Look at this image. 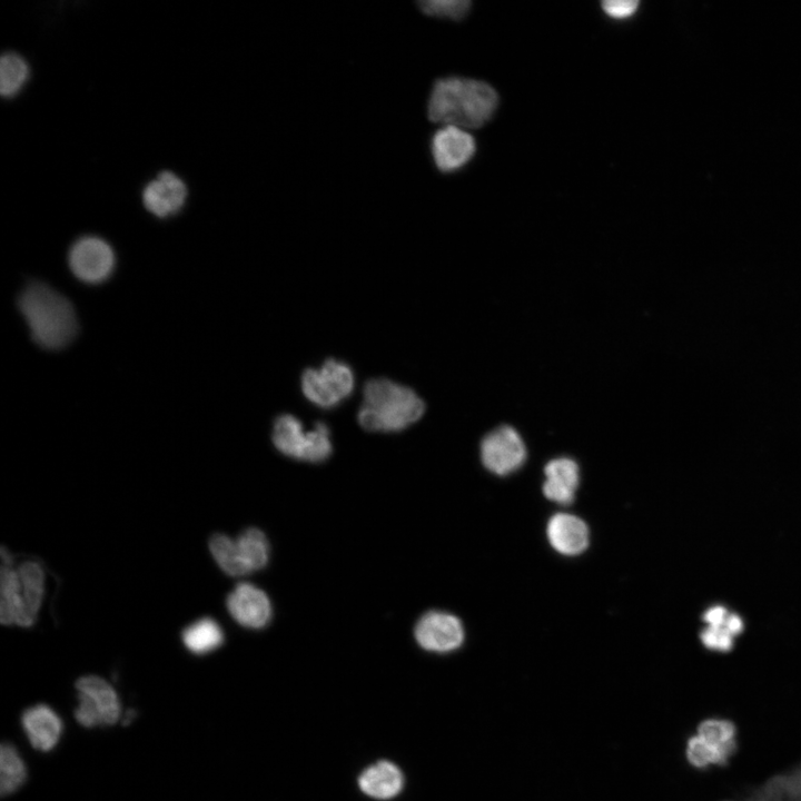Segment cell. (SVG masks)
<instances>
[{"label": "cell", "mask_w": 801, "mask_h": 801, "mask_svg": "<svg viewBox=\"0 0 801 801\" xmlns=\"http://www.w3.org/2000/svg\"><path fill=\"white\" fill-rule=\"evenodd\" d=\"M738 749V730L728 719L710 718L703 720L696 734L686 742L685 754L689 763L705 770L711 767H724Z\"/></svg>", "instance_id": "4"}, {"label": "cell", "mask_w": 801, "mask_h": 801, "mask_svg": "<svg viewBox=\"0 0 801 801\" xmlns=\"http://www.w3.org/2000/svg\"><path fill=\"white\" fill-rule=\"evenodd\" d=\"M186 197V185L170 171L160 172L142 191L145 207L159 218L177 212L184 206Z\"/></svg>", "instance_id": "15"}, {"label": "cell", "mask_w": 801, "mask_h": 801, "mask_svg": "<svg viewBox=\"0 0 801 801\" xmlns=\"http://www.w3.org/2000/svg\"><path fill=\"white\" fill-rule=\"evenodd\" d=\"M546 533L551 545L561 554H580L589 544L586 524L571 514L558 513L552 516L547 523Z\"/></svg>", "instance_id": "16"}, {"label": "cell", "mask_w": 801, "mask_h": 801, "mask_svg": "<svg viewBox=\"0 0 801 801\" xmlns=\"http://www.w3.org/2000/svg\"><path fill=\"white\" fill-rule=\"evenodd\" d=\"M544 472V495L558 504L572 503L580 481L577 464L571 458L560 457L548 462Z\"/></svg>", "instance_id": "17"}, {"label": "cell", "mask_w": 801, "mask_h": 801, "mask_svg": "<svg viewBox=\"0 0 801 801\" xmlns=\"http://www.w3.org/2000/svg\"><path fill=\"white\" fill-rule=\"evenodd\" d=\"M29 76L27 62L17 53L8 52L0 60V91L12 97L22 88Z\"/></svg>", "instance_id": "24"}, {"label": "cell", "mask_w": 801, "mask_h": 801, "mask_svg": "<svg viewBox=\"0 0 801 801\" xmlns=\"http://www.w3.org/2000/svg\"><path fill=\"white\" fill-rule=\"evenodd\" d=\"M18 307L31 338L44 349H62L78 334V318L71 301L42 281L33 280L21 290Z\"/></svg>", "instance_id": "2"}, {"label": "cell", "mask_w": 801, "mask_h": 801, "mask_svg": "<svg viewBox=\"0 0 801 801\" xmlns=\"http://www.w3.org/2000/svg\"><path fill=\"white\" fill-rule=\"evenodd\" d=\"M226 606L230 616L248 629H261L271 617V604L267 594L250 583H239L228 594Z\"/></svg>", "instance_id": "11"}, {"label": "cell", "mask_w": 801, "mask_h": 801, "mask_svg": "<svg viewBox=\"0 0 801 801\" xmlns=\"http://www.w3.org/2000/svg\"><path fill=\"white\" fill-rule=\"evenodd\" d=\"M20 723L31 746L41 752L53 750L62 736V719L44 703L27 708L21 714Z\"/></svg>", "instance_id": "13"}, {"label": "cell", "mask_w": 801, "mask_h": 801, "mask_svg": "<svg viewBox=\"0 0 801 801\" xmlns=\"http://www.w3.org/2000/svg\"><path fill=\"white\" fill-rule=\"evenodd\" d=\"M17 571L19 586L14 624L29 627L36 622L44 595V572L36 561H24Z\"/></svg>", "instance_id": "14"}, {"label": "cell", "mask_w": 801, "mask_h": 801, "mask_svg": "<svg viewBox=\"0 0 801 801\" xmlns=\"http://www.w3.org/2000/svg\"><path fill=\"white\" fill-rule=\"evenodd\" d=\"M414 635L424 650L446 653L462 645L464 629L461 621L453 614L431 611L417 621Z\"/></svg>", "instance_id": "10"}, {"label": "cell", "mask_w": 801, "mask_h": 801, "mask_svg": "<svg viewBox=\"0 0 801 801\" xmlns=\"http://www.w3.org/2000/svg\"><path fill=\"white\" fill-rule=\"evenodd\" d=\"M525 457L524 442L511 426H500L482 441V462L488 471L497 475L515 472L523 465Z\"/></svg>", "instance_id": "9"}, {"label": "cell", "mask_w": 801, "mask_h": 801, "mask_svg": "<svg viewBox=\"0 0 801 801\" xmlns=\"http://www.w3.org/2000/svg\"><path fill=\"white\" fill-rule=\"evenodd\" d=\"M28 770L18 748L4 741L0 746V793L9 797L27 782Z\"/></svg>", "instance_id": "21"}, {"label": "cell", "mask_w": 801, "mask_h": 801, "mask_svg": "<svg viewBox=\"0 0 801 801\" xmlns=\"http://www.w3.org/2000/svg\"><path fill=\"white\" fill-rule=\"evenodd\" d=\"M209 551L218 566L230 576L248 574L243 565L236 541L226 534H212L208 542Z\"/></svg>", "instance_id": "23"}, {"label": "cell", "mask_w": 801, "mask_h": 801, "mask_svg": "<svg viewBox=\"0 0 801 801\" xmlns=\"http://www.w3.org/2000/svg\"><path fill=\"white\" fill-rule=\"evenodd\" d=\"M68 263L72 274L87 284H100L107 280L116 265L111 246L96 236H86L71 246Z\"/></svg>", "instance_id": "8"}, {"label": "cell", "mask_w": 801, "mask_h": 801, "mask_svg": "<svg viewBox=\"0 0 801 801\" xmlns=\"http://www.w3.org/2000/svg\"><path fill=\"white\" fill-rule=\"evenodd\" d=\"M425 403L409 387L387 378H372L363 388L359 425L369 432H399L416 423Z\"/></svg>", "instance_id": "3"}, {"label": "cell", "mask_w": 801, "mask_h": 801, "mask_svg": "<svg viewBox=\"0 0 801 801\" xmlns=\"http://www.w3.org/2000/svg\"><path fill=\"white\" fill-rule=\"evenodd\" d=\"M735 639L729 627V617L724 624L705 625L700 632L702 645L706 650L718 653L730 652L734 646Z\"/></svg>", "instance_id": "26"}, {"label": "cell", "mask_w": 801, "mask_h": 801, "mask_svg": "<svg viewBox=\"0 0 801 801\" xmlns=\"http://www.w3.org/2000/svg\"><path fill=\"white\" fill-rule=\"evenodd\" d=\"M235 541L247 573L265 567L269 558V543L260 530L247 528Z\"/></svg>", "instance_id": "22"}, {"label": "cell", "mask_w": 801, "mask_h": 801, "mask_svg": "<svg viewBox=\"0 0 801 801\" xmlns=\"http://www.w3.org/2000/svg\"><path fill=\"white\" fill-rule=\"evenodd\" d=\"M352 368L344 362L328 358L318 368H307L301 374L304 396L318 407L332 408L347 398L354 389Z\"/></svg>", "instance_id": "7"}, {"label": "cell", "mask_w": 801, "mask_h": 801, "mask_svg": "<svg viewBox=\"0 0 801 801\" xmlns=\"http://www.w3.org/2000/svg\"><path fill=\"white\" fill-rule=\"evenodd\" d=\"M498 96L488 83L463 77L437 80L428 100V118L462 129L484 126L494 115Z\"/></svg>", "instance_id": "1"}, {"label": "cell", "mask_w": 801, "mask_h": 801, "mask_svg": "<svg viewBox=\"0 0 801 801\" xmlns=\"http://www.w3.org/2000/svg\"><path fill=\"white\" fill-rule=\"evenodd\" d=\"M427 16L451 20H462L471 9L468 0H428L417 3Z\"/></svg>", "instance_id": "25"}, {"label": "cell", "mask_w": 801, "mask_h": 801, "mask_svg": "<svg viewBox=\"0 0 801 801\" xmlns=\"http://www.w3.org/2000/svg\"><path fill=\"white\" fill-rule=\"evenodd\" d=\"M745 801H801V764L773 777L750 793Z\"/></svg>", "instance_id": "20"}, {"label": "cell", "mask_w": 801, "mask_h": 801, "mask_svg": "<svg viewBox=\"0 0 801 801\" xmlns=\"http://www.w3.org/2000/svg\"><path fill=\"white\" fill-rule=\"evenodd\" d=\"M271 439L281 454L295 459L319 463L332 453L329 429L323 422H317L313 431H305L301 422L290 414L275 419Z\"/></svg>", "instance_id": "5"}, {"label": "cell", "mask_w": 801, "mask_h": 801, "mask_svg": "<svg viewBox=\"0 0 801 801\" xmlns=\"http://www.w3.org/2000/svg\"><path fill=\"white\" fill-rule=\"evenodd\" d=\"M403 783L400 770L388 761H379L368 767L358 779L360 790L378 800H388L397 795Z\"/></svg>", "instance_id": "18"}, {"label": "cell", "mask_w": 801, "mask_h": 801, "mask_svg": "<svg viewBox=\"0 0 801 801\" xmlns=\"http://www.w3.org/2000/svg\"><path fill=\"white\" fill-rule=\"evenodd\" d=\"M76 721L86 729L111 726L122 714L121 702L115 688L98 675H85L77 680Z\"/></svg>", "instance_id": "6"}, {"label": "cell", "mask_w": 801, "mask_h": 801, "mask_svg": "<svg viewBox=\"0 0 801 801\" xmlns=\"http://www.w3.org/2000/svg\"><path fill=\"white\" fill-rule=\"evenodd\" d=\"M639 7V1L635 0H622V1H603L602 9L611 18L625 19L635 13Z\"/></svg>", "instance_id": "27"}, {"label": "cell", "mask_w": 801, "mask_h": 801, "mask_svg": "<svg viewBox=\"0 0 801 801\" xmlns=\"http://www.w3.org/2000/svg\"><path fill=\"white\" fill-rule=\"evenodd\" d=\"M475 140L464 129L444 126L432 139V155L436 167L451 172L465 166L475 152Z\"/></svg>", "instance_id": "12"}, {"label": "cell", "mask_w": 801, "mask_h": 801, "mask_svg": "<svg viewBox=\"0 0 801 801\" xmlns=\"http://www.w3.org/2000/svg\"><path fill=\"white\" fill-rule=\"evenodd\" d=\"M136 711L135 710H128L126 712V718H123V724H127L128 722L132 721L135 719Z\"/></svg>", "instance_id": "28"}, {"label": "cell", "mask_w": 801, "mask_h": 801, "mask_svg": "<svg viewBox=\"0 0 801 801\" xmlns=\"http://www.w3.org/2000/svg\"><path fill=\"white\" fill-rule=\"evenodd\" d=\"M186 649L196 655L208 654L224 643L220 625L210 617H202L189 624L181 633Z\"/></svg>", "instance_id": "19"}]
</instances>
